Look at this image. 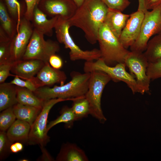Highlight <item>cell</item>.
<instances>
[{
	"instance_id": "9",
	"label": "cell",
	"mask_w": 161,
	"mask_h": 161,
	"mask_svg": "<svg viewBox=\"0 0 161 161\" xmlns=\"http://www.w3.org/2000/svg\"><path fill=\"white\" fill-rule=\"evenodd\" d=\"M67 100L60 98L50 99L45 102L41 111L31 126L28 144L45 146L49 141L47 135L48 116L52 108L56 104Z\"/></svg>"
},
{
	"instance_id": "35",
	"label": "cell",
	"mask_w": 161,
	"mask_h": 161,
	"mask_svg": "<svg viewBox=\"0 0 161 161\" xmlns=\"http://www.w3.org/2000/svg\"><path fill=\"white\" fill-rule=\"evenodd\" d=\"M13 64L8 63L0 65V83L4 82L7 77L12 76L10 72Z\"/></svg>"
},
{
	"instance_id": "33",
	"label": "cell",
	"mask_w": 161,
	"mask_h": 161,
	"mask_svg": "<svg viewBox=\"0 0 161 161\" xmlns=\"http://www.w3.org/2000/svg\"><path fill=\"white\" fill-rule=\"evenodd\" d=\"M108 8L123 12L130 4L129 0H101Z\"/></svg>"
},
{
	"instance_id": "23",
	"label": "cell",
	"mask_w": 161,
	"mask_h": 161,
	"mask_svg": "<svg viewBox=\"0 0 161 161\" xmlns=\"http://www.w3.org/2000/svg\"><path fill=\"white\" fill-rule=\"evenodd\" d=\"M17 99L18 103L42 108L45 102L36 96L33 92L17 86Z\"/></svg>"
},
{
	"instance_id": "8",
	"label": "cell",
	"mask_w": 161,
	"mask_h": 161,
	"mask_svg": "<svg viewBox=\"0 0 161 161\" xmlns=\"http://www.w3.org/2000/svg\"><path fill=\"white\" fill-rule=\"evenodd\" d=\"M161 32V5L144 13L139 35L130 47L131 51L143 52L151 37Z\"/></svg>"
},
{
	"instance_id": "18",
	"label": "cell",
	"mask_w": 161,
	"mask_h": 161,
	"mask_svg": "<svg viewBox=\"0 0 161 161\" xmlns=\"http://www.w3.org/2000/svg\"><path fill=\"white\" fill-rule=\"evenodd\" d=\"M56 161H88L85 152L75 143H67L62 145Z\"/></svg>"
},
{
	"instance_id": "29",
	"label": "cell",
	"mask_w": 161,
	"mask_h": 161,
	"mask_svg": "<svg viewBox=\"0 0 161 161\" xmlns=\"http://www.w3.org/2000/svg\"><path fill=\"white\" fill-rule=\"evenodd\" d=\"M10 83L16 86L27 88L33 92L37 88L41 86L36 77L30 79L23 80L15 76Z\"/></svg>"
},
{
	"instance_id": "5",
	"label": "cell",
	"mask_w": 161,
	"mask_h": 161,
	"mask_svg": "<svg viewBox=\"0 0 161 161\" xmlns=\"http://www.w3.org/2000/svg\"><path fill=\"white\" fill-rule=\"evenodd\" d=\"M90 73L88 89L85 96L89 104L90 114L103 123L106 119L102 109L101 98L104 89L111 79L102 71L96 70Z\"/></svg>"
},
{
	"instance_id": "13",
	"label": "cell",
	"mask_w": 161,
	"mask_h": 161,
	"mask_svg": "<svg viewBox=\"0 0 161 161\" xmlns=\"http://www.w3.org/2000/svg\"><path fill=\"white\" fill-rule=\"evenodd\" d=\"M144 16V13L138 10L130 15L119 38L125 48L131 46L138 38Z\"/></svg>"
},
{
	"instance_id": "11",
	"label": "cell",
	"mask_w": 161,
	"mask_h": 161,
	"mask_svg": "<svg viewBox=\"0 0 161 161\" xmlns=\"http://www.w3.org/2000/svg\"><path fill=\"white\" fill-rule=\"evenodd\" d=\"M34 28L31 21L24 16L20 20L16 34L11 40L10 61L22 60L32 36Z\"/></svg>"
},
{
	"instance_id": "39",
	"label": "cell",
	"mask_w": 161,
	"mask_h": 161,
	"mask_svg": "<svg viewBox=\"0 0 161 161\" xmlns=\"http://www.w3.org/2000/svg\"><path fill=\"white\" fill-rule=\"evenodd\" d=\"M10 148L11 153H17L22 150L23 145L21 143L16 142L12 143Z\"/></svg>"
},
{
	"instance_id": "38",
	"label": "cell",
	"mask_w": 161,
	"mask_h": 161,
	"mask_svg": "<svg viewBox=\"0 0 161 161\" xmlns=\"http://www.w3.org/2000/svg\"><path fill=\"white\" fill-rule=\"evenodd\" d=\"M42 155L38 160L39 161H54V159L44 148V146H40Z\"/></svg>"
},
{
	"instance_id": "17",
	"label": "cell",
	"mask_w": 161,
	"mask_h": 161,
	"mask_svg": "<svg viewBox=\"0 0 161 161\" xmlns=\"http://www.w3.org/2000/svg\"><path fill=\"white\" fill-rule=\"evenodd\" d=\"M130 15L108 8L104 23L118 38Z\"/></svg>"
},
{
	"instance_id": "4",
	"label": "cell",
	"mask_w": 161,
	"mask_h": 161,
	"mask_svg": "<svg viewBox=\"0 0 161 161\" xmlns=\"http://www.w3.org/2000/svg\"><path fill=\"white\" fill-rule=\"evenodd\" d=\"M70 27L68 20L59 16L54 28L58 42L63 44L65 48L69 49L70 59L73 61L82 60L88 61L100 58L101 54L99 49L83 50L75 43L69 34Z\"/></svg>"
},
{
	"instance_id": "22",
	"label": "cell",
	"mask_w": 161,
	"mask_h": 161,
	"mask_svg": "<svg viewBox=\"0 0 161 161\" xmlns=\"http://www.w3.org/2000/svg\"><path fill=\"white\" fill-rule=\"evenodd\" d=\"M0 28L12 39L17 33V23L10 16L6 7L2 2H0Z\"/></svg>"
},
{
	"instance_id": "30",
	"label": "cell",
	"mask_w": 161,
	"mask_h": 161,
	"mask_svg": "<svg viewBox=\"0 0 161 161\" xmlns=\"http://www.w3.org/2000/svg\"><path fill=\"white\" fill-rule=\"evenodd\" d=\"M8 138L6 131H0V159L4 160L11 153L10 146L12 143Z\"/></svg>"
},
{
	"instance_id": "24",
	"label": "cell",
	"mask_w": 161,
	"mask_h": 161,
	"mask_svg": "<svg viewBox=\"0 0 161 161\" xmlns=\"http://www.w3.org/2000/svg\"><path fill=\"white\" fill-rule=\"evenodd\" d=\"M143 53L149 62L161 58V32L149 41Z\"/></svg>"
},
{
	"instance_id": "7",
	"label": "cell",
	"mask_w": 161,
	"mask_h": 161,
	"mask_svg": "<svg viewBox=\"0 0 161 161\" xmlns=\"http://www.w3.org/2000/svg\"><path fill=\"white\" fill-rule=\"evenodd\" d=\"M44 35L34 29L22 59H35L49 62L50 57L59 51V42L50 39L46 40Z\"/></svg>"
},
{
	"instance_id": "26",
	"label": "cell",
	"mask_w": 161,
	"mask_h": 161,
	"mask_svg": "<svg viewBox=\"0 0 161 161\" xmlns=\"http://www.w3.org/2000/svg\"><path fill=\"white\" fill-rule=\"evenodd\" d=\"M72 101L71 108L77 120L90 114L89 104L85 96L78 97Z\"/></svg>"
},
{
	"instance_id": "40",
	"label": "cell",
	"mask_w": 161,
	"mask_h": 161,
	"mask_svg": "<svg viewBox=\"0 0 161 161\" xmlns=\"http://www.w3.org/2000/svg\"><path fill=\"white\" fill-rule=\"evenodd\" d=\"M138 1L139 4L137 10L142 11L145 13L148 10L145 8V0H138Z\"/></svg>"
},
{
	"instance_id": "15",
	"label": "cell",
	"mask_w": 161,
	"mask_h": 161,
	"mask_svg": "<svg viewBox=\"0 0 161 161\" xmlns=\"http://www.w3.org/2000/svg\"><path fill=\"white\" fill-rule=\"evenodd\" d=\"M36 77L42 86H51L55 84H64L66 75L64 72L52 67L49 62L44 65L38 72Z\"/></svg>"
},
{
	"instance_id": "36",
	"label": "cell",
	"mask_w": 161,
	"mask_h": 161,
	"mask_svg": "<svg viewBox=\"0 0 161 161\" xmlns=\"http://www.w3.org/2000/svg\"><path fill=\"white\" fill-rule=\"evenodd\" d=\"M49 63L52 67L57 69H60L63 65V61L62 58L56 54L50 57Z\"/></svg>"
},
{
	"instance_id": "2",
	"label": "cell",
	"mask_w": 161,
	"mask_h": 161,
	"mask_svg": "<svg viewBox=\"0 0 161 161\" xmlns=\"http://www.w3.org/2000/svg\"><path fill=\"white\" fill-rule=\"evenodd\" d=\"M90 72L81 73L73 71L70 73L71 80L65 84L52 87L44 86L37 88L33 92L44 102L60 98L73 101L77 98L85 96L88 89Z\"/></svg>"
},
{
	"instance_id": "14",
	"label": "cell",
	"mask_w": 161,
	"mask_h": 161,
	"mask_svg": "<svg viewBox=\"0 0 161 161\" xmlns=\"http://www.w3.org/2000/svg\"><path fill=\"white\" fill-rule=\"evenodd\" d=\"M44 64L37 59H22L13 63L11 71L14 74L12 76L24 80L30 79L37 75Z\"/></svg>"
},
{
	"instance_id": "19",
	"label": "cell",
	"mask_w": 161,
	"mask_h": 161,
	"mask_svg": "<svg viewBox=\"0 0 161 161\" xmlns=\"http://www.w3.org/2000/svg\"><path fill=\"white\" fill-rule=\"evenodd\" d=\"M30 125L17 119L7 130V137L12 143L19 142L28 144Z\"/></svg>"
},
{
	"instance_id": "10",
	"label": "cell",
	"mask_w": 161,
	"mask_h": 161,
	"mask_svg": "<svg viewBox=\"0 0 161 161\" xmlns=\"http://www.w3.org/2000/svg\"><path fill=\"white\" fill-rule=\"evenodd\" d=\"M148 62L143 52L132 51L129 52L125 61L136 80L140 93L142 94L149 89L151 80L147 74Z\"/></svg>"
},
{
	"instance_id": "6",
	"label": "cell",
	"mask_w": 161,
	"mask_h": 161,
	"mask_svg": "<svg viewBox=\"0 0 161 161\" xmlns=\"http://www.w3.org/2000/svg\"><path fill=\"white\" fill-rule=\"evenodd\" d=\"M125 63H119L114 66L107 65L101 58L95 61H86L83 70L85 72H91L94 71H102L107 74L113 81H122L126 83L133 93H140L139 89L134 76L126 69Z\"/></svg>"
},
{
	"instance_id": "25",
	"label": "cell",
	"mask_w": 161,
	"mask_h": 161,
	"mask_svg": "<svg viewBox=\"0 0 161 161\" xmlns=\"http://www.w3.org/2000/svg\"><path fill=\"white\" fill-rule=\"evenodd\" d=\"M77 120L76 117L71 107L67 106H64L60 112V115L55 120L50 121L47 125L49 131L55 125L61 123H65L68 128L72 127L75 121Z\"/></svg>"
},
{
	"instance_id": "12",
	"label": "cell",
	"mask_w": 161,
	"mask_h": 161,
	"mask_svg": "<svg viewBox=\"0 0 161 161\" xmlns=\"http://www.w3.org/2000/svg\"><path fill=\"white\" fill-rule=\"evenodd\" d=\"M38 7L47 16H58L66 20L73 16L78 8L72 0H40Z\"/></svg>"
},
{
	"instance_id": "31",
	"label": "cell",
	"mask_w": 161,
	"mask_h": 161,
	"mask_svg": "<svg viewBox=\"0 0 161 161\" xmlns=\"http://www.w3.org/2000/svg\"><path fill=\"white\" fill-rule=\"evenodd\" d=\"M11 40L0 41V65L11 63L10 43Z\"/></svg>"
},
{
	"instance_id": "41",
	"label": "cell",
	"mask_w": 161,
	"mask_h": 161,
	"mask_svg": "<svg viewBox=\"0 0 161 161\" xmlns=\"http://www.w3.org/2000/svg\"><path fill=\"white\" fill-rule=\"evenodd\" d=\"M77 5L78 7L81 6L85 0H72Z\"/></svg>"
},
{
	"instance_id": "16",
	"label": "cell",
	"mask_w": 161,
	"mask_h": 161,
	"mask_svg": "<svg viewBox=\"0 0 161 161\" xmlns=\"http://www.w3.org/2000/svg\"><path fill=\"white\" fill-rule=\"evenodd\" d=\"M47 16L38 8L37 5L34 10L31 21L34 29L44 35L51 37L53 35V30L59 16H56L49 19Z\"/></svg>"
},
{
	"instance_id": "42",
	"label": "cell",
	"mask_w": 161,
	"mask_h": 161,
	"mask_svg": "<svg viewBox=\"0 0 161 161\" xmlns=\"http://www.w3.org/2000/svg\"><path fill=\"white\" fill-rule=\"evenodd\" d=\"M22 160H21V161H27L28 160H27L26 159H23Z\"/></svg>"
},
{
	"instance_id": "21",
	"label": "cell",
	"mask_w": 161,
	"mask_h": 161,
	"mask_svg": "<svg viewBox=\"0 0 161 161\" xmlns=\"http://www.w3.org/2000/svg\"><path fill=\"white\" fill-rule=\"evenodd\" d=\"M13 109L17 119L27 122L31 126L42 108L18 103L13 107Z\"/></svg>"
},
{
	"instance_id": "1",
	"label": "cell",
	"mask_w": 161,
	"mask_h": 161,
	"mask_svg": "<svg viewBox=\"0 0 161 161\" xmlns=\"http://www.w3.org/2000/svg\"><path fill=\"white\" fill-rule=\"evenodd\" d=\"M108 10L101 0H85L68 21L70 27L81 29L88 41L94 44L97 41L99 32L104 23Z\"/></svg>"
},
{
	"instance_id": "27",
	"label": "cell",
	"mask_w": 161,
	"mask_h": 161,
	"mask_svg": "<svg viewBox=\"0 0 161 161\" xmlns=\"http://www.w3.org/2000/svg\"><path fill=\"white\" fill-rule=\"evenodd\" d=\"M7 10L11 17L17 23L18 28L21 19L24 16L25 10L21 9L17 0H5Z\"/></svg>"
},
{
	"instance_id": "3",
	"label": "cell",
	"mask_w": 161,
	"mask_h": 161,
	"mask_svg": "<svg viewBox=\"0 0 161 161\" xmlns=\"http://www.w3.org/2000/svg\"><path fill=\"white\" fill-rule=\"evenodd\" d=\"M99 49L101 58L109 66L125 63L130 52L123 46L117 38L104 23L100 28L98 36Z\"/></svg>"
},
{
	"instance_id": "28",
	"label": "cell",
	"mask_w": 161,
	"mask_h": 161,
	"mask_svg": "<svg viewBox=\"0 0 161 161\" xmlns=\"http://www.w3.org/2000/svg\"><path fill=\"white\" fill-rule=\"evenodd\" d=\"M0 114V131H6L16 120L13 107L2 111Z\"/></svg>"
},
{
	"instance_id": "34",
	"label": "cell",
	"mask_w": 161,
	"mask_h": 161,
	"mask_svg": "<svg viewBox=\"0 0 161 161\" xmlns=\"http://www.w3.org/2000/svg\"><path fill=\"white\" fill-rule=\"evenodd\" d=\"M40 0H25L26 5L24 17L31 21L34 10Z\"/></svg>"
},
{
	"instance_id": "20",
	"label": "cell",
	"mask_w": 161,
	"mask_h": 161,
	"mask_svg": "<svg viewBox=\"0 0 161 161\" xmlns=\"http://www.w3.org/2000/svg\"><path fill=\"white\" fill-rule=\"evenodd\" d=\"M18 103L17 86L10 83H0V111L13 107Z\"/></svg>"
},
{
	"instance_id": "37",
	"label": "cell",
	"mask_w": 161,
	"mask_h": 161,
	"mask_svg": "<svg viewBox=\"0 0 161 161\" xmlns=\"http://www.w3.org/2000/svg\"><path fill=\"white\" fill-rule=\"evenodd\" d=\"M145 4L147 10H152L161 5V0H145Z\"/></svg>"
},
{
	"instance_id": "32",
	"label": "cell",
	"mask_w": 161,
	"mask_h": 161,
	"mask_svg": "<svg viewBox=\"0 0 161 161\" xmlns=\"http://www.w3.org/2000/svg\"><path fill=\"white\" fill-rule=\"evenodd\" d=\"M147 74L151 80L161 78V58L148 62Z\"/></svg>"
}]
</instances>
